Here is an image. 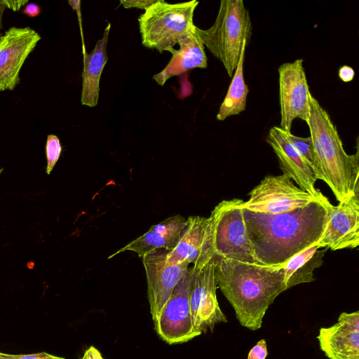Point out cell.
<instances>
[{
  "label": "cell",
  "instance_id": "cell-28",
  "mask_svg": "<svg viewBox=\"0 0 359 359\" xmlns=\"http://www.w3.org/2000/svg\"><path fill=\"white\" fill-rule=\"evenodd\" d=\"M41 11V6L35 3L27 4L22 10V13L29 18L38 16Z\"/></svg>",
  "mask_w": 359,
  "mask_h": 359
},
{
  "label": "cell",
  "instance_id": "cell-24",
  "mask_svg": "<svg viewBox=\"0 0 359 359\" xmlns=\"http://www.w3.org/2000/svg\"><path fill=\"white\" fill-rule=\"evenodd\" d=\"M0 359H66L46 352L26 355H11L0 352Z\"/></svg>",
  "mask_w": 359,
  "mask_h": 359
},
{
  "label": "cell",
  "instance_id": "cell-16",
  "mask_svg": "<svg viewBox=\"0 0 359 359\" xmlns=\"http://www.w3.org/2000/svg\"><path fill=\"white\" fill-rule=\"evenodd\" d=\"M317 339L329 359H359V311L341 313L336 323L319 330Z\"/></svg>",
  "mask_w": 359,
  "mask_h": 359
},
{
  "label": "cell",
  "instance_id": "cell-9",
  "mask_svg": "<svg viewBox=\"0 0 359 359\" xmlns=\"http://www.w3.org/2000/svg\"><path fill=\"white\" fill-rule=\"evenodd\" d=\"M304 60L297 59L278 67L279 103L280 121L279 127L290 131L294 119L306 123L309 115V96L311 94L307 82Z\"/></svg>",
  "mask_w": 359,
  "mask_h": 359
},
{
  "label": "cell",
  "instance_id": "cell-2",
  "mask_svg": "<svg viewBox=\"0 0 359 359\" xmlns=\"http://www.w3.org/2000/svg\"><path fill=\"white\" fill-rule=\"evenodd\" d=\"M215 276L239 323L252 331L261 328L269 306L287 290L278 265L245 263L215 255Z\"/></svg>",
  "mask_w": 359,
  "mask_h": 359
},
{
  "label": "cell",
  "instance_id": "cell-23",
  "mask_svg": "<svg viewBox=\"0 0 359 359\" xmlns=\"http://www.w3.org/2000/svg\"><path fill=\"white\" fill-rule=\"evenodd\" d=\"M62 152V146L59 138L55 135H48L46 145L47 158L46 172L50 174L58 161Z\"/></svg>",
  "mask_w": 359,
  "mask_h": 359
},
{
  "label": "cell",
  "instance_id": "cell-8",
  "mask_svg": "<svg viewBox=\"0 0 359 359\" xmlns=\"http://www.w3.org/2000/svg\"><path fill=\"white\" fill-rule=\"evenodd\" d=\"M192 267H189L154 322L160 338L168 344L187 342L200 334L195 330L190 310Z\"/></svg>",
  "mask_w": 359,
  "mask_h": 359
},
{
  "label": "cell",
  "instance_id": "cell-22",
  "mask_svg": "<svg viewBox=\"0 0 359 359\" xmlns=\"http://www.w3.org/2000/svg\"><path fill=\"white\" fill-rule=\"evenodd\" d=\"M284 135L288 142L314 168V154L311 137H300L293 135L291 131L283 130ZM315 169V168H314Z\"/></svg>",
  "mask_w": 359,
  "mask_h": 359
},
{
  "label": "cell",
  "instance_id": "cell-7",
  "mask_svg": "<svg viewBox=\"0 0 359 359\" xmlns=\"http://www.w3.org/2000/svg\"><path fill=\"white\" fill-rule=\"evenodd\" d=\"M249 196V199L242 203V208L264 214L290 212L306 206L320 198H315L295 186L285 174L266 176Z\"/></svg>",
  "mask_w": 359,
  "mask_h": 359
},
{
  "label": "cell",
  "instance_id": "cell-27",
  "mask_svg": "<svg viewBox=\"0 0 359 359\" xmlns=\"http://www.w3.org/2000/svg\"><path fill=\"white\" fill-rule=\"evenodd\" d=\"M355 76L354 69L348 65H343L339 69V77L344 82L351 81Z\"/></svg>",
  "mask_w": 359,
  "mask_h": 359
},
{
  "label": "cell",
  "instance_id": "cell-12",
  "mask_svg": "<svg viewBox=\"0 0 359 359\" xmlns=\"http://www.w3.org/2000/svg\"><path fill=\"white\" fill-rule=\"evenodd\" d=\"M214 257L211 221L201 216L186 219L176 245L166 254L170 262L192 264L196 269L205 266Z\"/></svg>",
  "mask_w": 359,
  "mask_h": 359
},
{
  "label": "cell",
  "instance_id": "cell-4",
  "mask_svg": "<svg viewBox=\"0 0 359 359\" xmlns=\"http://www.w3.org/2000/svg\"><path fill=\"white\" fill-rule=\"evenodd\" d=\"M252 30L250 13L243 0H222L211 27L206 29L195 27L204 46L222 64L230 78L236 69L243 46L250 39Z\"/></svg>",
  "mask_w": 359,
  "mask_h": 359
},
{
  "label": "cell",
  "instance_id": "cell-14",
  "mask_svg": "<svg viewBox=\"0 0 359 359\" xmlns=\"http://www.w3.org/2000/svg\"><path fill=\"white\" fill-rule=\"evenodd\" d=\"M359 192L337 206L329 207L325 229L317 241L320 248L332 250L355 248L359 245Z\"/></svg>",
  "mask_w": 359,
  "mask_h": 359
},
{
  "label": "cell",
  "instance_id": "cell-31",
  "mask_svg": "<svg viewBox=\"0 0 359 359\" xmlns=\"http://www.w3.org/2000/svg\"><path fill=\"white\" fill-rule=\"evenodd\" d=\"M6 9L5 5L3 4L2 1L0 0V39L2 37L3 34L1 32V30L2 29V16L3 13Z\"/></svg>",
  "mask_w": 359,
  "mask_h": 359
},
{
  "label": "cell",
  "instance_id": "cell-25",
  "mask_svg": "<svg viewBox=\"0 0 359 359\" xmlns=\"http://www.w3.org/2000/svg\"><path fill=\"white\" fill-rule=\"evenodd\" d=\"M268 351L266 341L261 339L251 348L247 359H266Z\"/></svg>",
  "mask_w": 359,
  "mask_h": 359
},
{
  "label": "cell",
  "instance_id": "cell-11",
  "mask_svg": "<svg viewBox=\"0 0 359 359\" xmlns=\"http://www.w3.org/2000/svg\"><path fill=\"white\" fill-rule=\"evenodd\" d=\"M167 251L163 248L156 249L142 257L147 276L150 312L154 322L189 267L187 264L168 262L166 258Z\"/></svg>",
  "mask_w": 359,
  "mask_h": 359
},
{
  "label": "cell",
  "instance_id": "cell-32",
  "mask_svg": "<svg viewBox=\"0 0 359 359\" xmlns=\"http://www.w3.org/2000/svg\"><path fill=\"white\" fill-rule=\"evenodd\" d=\"M2 171H3V168H0V175H1V173L2 172Z\"/></svg>",
  "mask_w": 359,
  "mask_h": 359
},
{
  "label": "cell",
  "instance_id": "cell-10",
  "mask_svg": "<svg viewBox=\"0 0 359 359\" xmlns=\"http://www.w3.org/2000/svg\"><path fill=\"white\" fill-rule=\"evenodd\" d=\"M192 267L190 293V310L193 326L201 335L215 325L226 323L227 318L220 309L216 295L215 257L201 269Z\"/></svg>",
  "mask_w": 359,
  "mask_h": 359
},
{
  "label": "cell",
  "instance_id": "cell-6",
  "mask_svg": "<svg viewBox=\"0 0 359 359\" xmlns=\"http://www.w3.org/2000/svg\"><path fill=\"white\" fill-rule=\"evenodd\" d=\"M241 199L222 201L212 211L213 248L217 257L258 264L248 238L243 219Z\"/></svg>",
  "mask_w": 359,
  "mask_h": 359
},
{
  "label": "cell",
  "instance_id": "cell-13",
  "mask_svg": "<svg viewBox=\"0 0 359 359\" xmlns=\"http://www.w3.org/2000/svg\"><path fill=\"white\" fill-rule=\"evenodd\" d=\"M29 27H10L0 39V92L13 90L20 83V72L41 40Z\"/></svg>",
  "mask_w": 359,
  "mask_h": 359
},
{
  "label": "cell",
  "instance_id": "cell-29",
  "mask_svg": "<svg viewBox=\"0 0 359 359\" xmlns=\"http://www.w3.org/2000/svg\"><path fill=\"white\" fill-rule=\"evenodd\" d=\"M81 359H104L100 352L93 346L89 347Z\"/></svg>",
  "mask_w": 359,
  "mask_h": 359
},
{
  "label": "cell",
  "instance_id": "cell-15",
  "mask_svg": "<svg viewBox=\"0 0 359 359\" xmlns=\"http://www.w3.org/2000/svg\"><path fill=\"white\" fill-rule=\"evenodd\" d=\"M276 155L283 174L295 182L299 188L315 198L323 194L315 187L317 179L313 166L301 156L285 137L279 126L271 128L266 139Z\"/></svg>",
  "mask_w": 359,
  "mask_h": 359
},
{
  "label": "cell",
  "instance_id": "cell-18",
  "mask_svg": "<svg viewBox=\"0 0 359 359\" xmlns=\"http://www.w3.org/2000/svg\"><path fill=\"white\" fill-rule=\"evenodd\" d=\"M185 222L186 219L179 215L170 217L153 225L148 231L126 244L108 259L124 251H133L141 258L156 249L163 248L170 251L176 245Z\"/></svg>",
  "mask_w": 359,
  "mask_h": 359
},
{
  "label": "cell",
  "instance_id": "cell-21",
  "mask_svg": "<svg viewBox=\"0 0 359 359\" xmlns=\"http://www.w3.org/2000/svg\"><path fill=\"white\" fill-rule=\"evenodd\" d=\"M248 44L245 43L242 47L240 58L228 91L219 107L217 114V119L219 121H224L229 116L238 115L245 110L248 87L244 80L243 64Z\"/></svg>",
  "mask_w": 359,
  "mask_h": 359
},
{
  "label": "cell",
  "instance_id": "cell-20",
  "mask_svg": "<svg viewBox=\"0 0 359 359\" xmlns=\"http://www.w3.org/2000/svg\"><path fill=\"white\" fill-rule=\"evenodd\" d=\"M328 250L316 243L278 265L284 274L286 289L314 280L313 271L322 266L323 257Z\"/></svg>",
  "mask_w": 359,
  "mask_h": 359
},
{
  "label": "cell",
  "instance_id": "cell-17",
  "mask_svg": "<svg viewBox=\"0 0 359 359\" xmlns=\"http://www.w3.org/2000/svg\"><path fill=\"white\" fill-rule=\"evenodd\" d=\"M195 27L191 32L178 42V50L172 49L170 51L172 57L165 68L153 76L158 85L163 86L171 77L188 70L207 67L208 59L204 45L196 32Z\"/></svg>",
  "mask_w": 359,
  "mask_h": 359
},
{
  "label": "cell",
  "instance_id": "cell-1",
  "mask_svg": "<svg viewBox=\"0 0 359 359\" xmlns=\"http://www.w3.org/2000/svg\"><path fill=\"white\" fill-rule=\"evenodd\" d=\"M330 205L323 195L306 206L284 213L264 214L243 209L257 262L280 265L317 243L327 226Z\"/></svg>",
  "mask_w": 359,
  "mask_h": 359
},
{
  "label": "cell",
  "instance_id": "cell-5",
  "mask_svg": "<svg viewBox=\"0 0 359 359\" xmlns=\"http://www.w3.org/2000/svg\"><path fill=\"white\" fill-rule=\"evenodd\" d=\"M199 2L169 4L163 0L151 5L138 18L142 44L159 53L170 52L191 32L194 11Z\"/></svg>",
  "mask_w": 359,
  "mask_h": 359
},
{
  "label": "cell",
  "instance_id": "cell-30",
  "mask_svg": "<svg viewBox=\"0 0 359 359\" xmlns=\"http://www.w3.org/2000/svg\"><path fill=\"white\" fill-rule=\"evenodd\" d=\"M6 8H8L13 11H18L22 6L28 4V1H8L1 0Z\"/></svg>",
  "mask_w": 359,
  "mask_h": 359
},
{
  "label": "cell",
  "instance_id": "cell-26",
  "mask_svg": "<svg viewBox=\"0 0 359 359\" xmlns=\"http://www.w3.org/2000/svg\"><path fill=\"white\" fill-rule=\"evenodd\" d=\"M158 0H121L120 4L125 8H136L144 11L151 5L158 2Z\"/></svg>",
  "mask_w": 359,
  "mask_h": 359
},
{
  "label": "cell",
  "instance_id": "cell-19",
  "mask_svg": "<svg viewBox=\"0 0 359 359\" xmlns=\"http://www.w3.org/2000/svg\"><path fill=\"white\" fill-rule=\"evenodd\" d=\"M111 24L105 27L102 37L98 40L90 53L83 52L81 103L89 107H95L99 100L100 81L108 60L107 45Z\"/></svg>",
  "mask_w": 359,
  "mask_h": 359
},
{
  "label": "cell",
  "instance_id": "cell-3",
  "mask_svg": "<svg viewBox=\"0 0 359 359\" xmlns=\"http://www.w3.org/2000/svg\"><path fill=\"white\" fill-rule=\"evenodd\" d=\"M311 137L317 179L325 182L339 202L359 192L358 149L348 154L327 111L311 94L306 122Z\"/></svg>",
  "mask_w": 359,
  "mask_h": 359
}]
</instances>
